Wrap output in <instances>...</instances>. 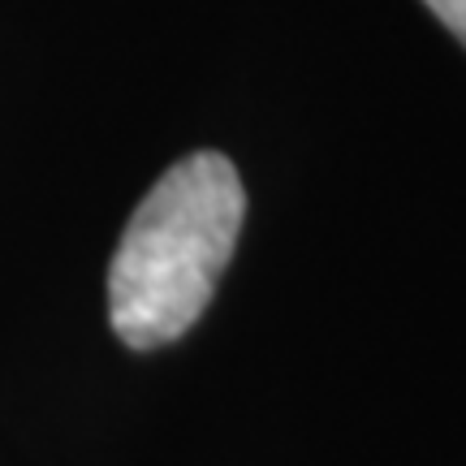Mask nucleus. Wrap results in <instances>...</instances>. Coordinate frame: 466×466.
<instances>
[{"label": "nucleus", "instance_id": "f03ea898", "mask_svg": "<svg viewBox=\"0 0 466 466\" xmlns=\"http://www.w3.org/2000/svg\"><path fill=\"white\" fill-rule=\"evenodd\" d=\"M423 5L458 35V44H466V0H423Z\"/></svg>", "mask_w": 466, "mask_h": 466}, {"label": "nucleus", "instance_id": "f257e3e1", "mask_svg": "<svg viewBox=\"0 0 466 466\" xmlns=\"http://www.w3.org/2000/svg\"><path fill=\"white\" fill-rule=\"evenodd\" d=\"M247 190L229 156L195 151L134 208L108 264V324L130 350L190 333L229 268Z\"/></svg>", "mask_w": 466, "mask_h": 466}]
</instances>
